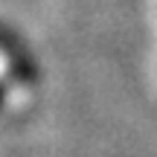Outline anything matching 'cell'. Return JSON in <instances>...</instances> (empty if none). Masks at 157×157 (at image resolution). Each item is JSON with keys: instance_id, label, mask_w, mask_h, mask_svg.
Returning a JSON list of instances; mask_svg holds the SVG:
<instances>
[{"instance_id": "cell-1", "label": "cell", "mask_w": 157, "mask_h": 157, "mask_svg": "<svg viewBox=\"0 0 157 157\" xmlns=\"http://www.w3.org/2000/svg\"><path fill=\"white\" fill-rule=\"evenodd\" d=\"M3 102H6V87L0 84V108H3Z\"/></svg>"}]
</instances>
